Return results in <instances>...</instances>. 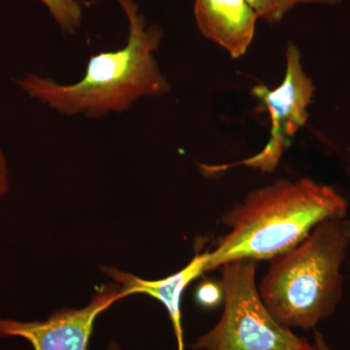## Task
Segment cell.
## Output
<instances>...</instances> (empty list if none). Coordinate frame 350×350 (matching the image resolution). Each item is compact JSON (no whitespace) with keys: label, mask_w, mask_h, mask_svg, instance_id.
<instances>
[{"label":"cell","mask_w":350,"mask_h":350,"mask_svg":"<svg viewBox=\"0 0 350 350\" xmlns=\"http://www.w3.org/2000/svg\"><path fill=\"white\" fill-rule=\"evenodd\" d=\"M125 11L129 36L125 47L90 57L86 72L73 84L27 75L18 84L27 96L66 115L100 118L121 113L140 98L163 96L170 91L155 53L163 38L158 25H148L133 0H116Z\"/></svg>","instance_id":"cell-1"},{"label":"cell","mask_w":350,"mask_h":350,"mask_svg":"<svg viewBox=\"0 0 350 350\" xmlns=\"http://www.w3.org/2000/svg\"><path fill=\"white\" fill-rule=\"evenodd\" d=\"M347 202L310 179H280L256 189L222 217L230 231L208 252L206 271L238 259L273 260L298 245L322 221L345 217Z\"/></svg>","instance_id":"cell-2"},{"label":"cell","mask_w":350,"mask_h":350,"mask_svg":"<svg viewBox=\"0 0 350 350\" xmlns=\"http://www.w3.org/2000/svg\"><path fill=\"white\" fill-rule=\"evenodd\" d=\"M349 245V219H326L298 245L271 260L258 291L275 320L310 330L336 312Z\"/></svg>","instance_id":"cell-3"},{"label":"cell","mask_w":350,"mask_h":350,"mask_svg":"<svg viewBox=\"0 0 350 350\" xmlns=\"http://www.w3.org/2000/svg\"><path fill=\"white\" fill-rule=\"evenodd\" d=\"M257 261L238 259L221 269L222 317L191 345L193 350H313L306 338L280 324L262 303L255 275Z\"/></svg>","instance_id":"cell-4"},{"label":"cell","mask_w":350,"mask_h":350,"mask_svg":"<svg viewBox=\"0 0 350 350\" xmlns=\"http://www.w3.org/2000/svg\"><path fill=\"white\" fill-rule=\"evenodd\" d=\"M286 68L282 84L273 90L259 84L252 88L253 96L261 101L271 118L268 142L256 155L241 162L221 165H199L204 174H217L231 167L245 165L262 172H273L291 145L295 135L306 125L308 108L312 105L315 86L301 63V53L294 43L286 47Z\"/></svg>","instance_id":"cell-5"},{"label":"cell","mask_w":350,"mask_h":350,"mask_svg":"<svg viewBox=\"0 0 350 350\" xmlns=\"http://www.w3.org/2000/svg\"><path fill=\"white\" fill-rule=\"evenodd\" d=\"M122 299L119 285H105L89 305L59 310L44 321L0 319V337L25 338L34 350H88L96 317Z\"/></svg>","instance_id":"cell-6"},{"label":"cell","mask_w":350,"mask_h":350,"mask_svg":"<svg viewBox=\"0 0 350 350\" xmlns=\"http://www.w3.org/2000/svg\"><path fill=\"white\" fill-rule=\"evenodd\" d=\"M194 13L200 33L232 59L247 53L258 16L246 0H195Z\"/></svg>","instance_id":"cell-7"},{"label":"cell","mask_w":350,"mask_h":350,"mask_svg":"<svg viewBox=\"0 0 350 350\" xmlns=\"http://www.w3.org/2000/svg\"><path fill=\"white\" fill-rule=\"evenodd\" d=\"M208 253L197 254L185 268L174 275L159 280H146L115 268H103L110 278L115 280L123 298L131 295L144 294L160 301L167 308L172 321L178 350H184L181 323V298L185 288L196 278L206 273Z\"/></svg>","instance_id":"cell-8"},{"label":"cell","mask_w":350,"mask_h":350,"mask_svg":"<svg viewBox=\"0 0 350 350\" xmlns=\"http://www.w3.org/2000/svg\"><path fill=\"white\" fill-rule=\"evenodd\" d=\"M246 1L252 7L258 18L269 24H276L299 4L336 5L342 2V0H246Z\"/></svg>","instance_id":"cell-9"},{"label":"cell","mask_w":350,"mask_h":350,"mask_svg":"<svg viewBox=\"0 0 350 350\" xmlns=\"http://www.w3.org/2000/svg\"><path fill=\"white\" fill-rule=\"evenodd\" d=\"M56 21L59 29L68 34L75 33L82 22V7L78 0H39Z\"/></svg>","instance_id":"cell-10"},{"label":"cell","mask_w":350,"mask_h":350,"mask_svg":"<svg viewBox=\"0 0 350 350\" xmlns=\"http://www.w3.org/2000/svg\"><path fill=\"white\" fill-rule=\"evenodd\" d=\"M224 298L220 283L204 280L196 290V301L204 308H214Z\"/></svg>","instance_id":"cell-11"},{"label":"cell","mask_w":350,"mask_h":350,"mask_svg":"<svg viewBox=\"0 0 350 350\" xmlns=\"http://www.w3.org/2000/svg\"><path fill=\"white\" fill-rule=\"evenodd\" d=\"M9 191V170L8 165L3 152L0 150V200L8 193Z\"/></svg>","instance_id":"cell-12"},{"label":"cell","mask_w":350,"mask_h":350,"mask_svg":"<svg viewBox=\"0 0 350 350\" xmlns=\"http://www.w3.org/2000/svg\"><path fill=\"white\" fill-rule=\"evenodd\" d=\"M313 350H334L330 345L327 344L324 340L323 336L319 332H315L314 340H313L312 345Z\"/></svg>","instance_id":"cell-13"},{"label":"cell","mask_w":350,"mask_h":350,"mask_svg":"<svg viewBox=\"0 0 350 350\" xmlns=\"http://www.w3.org/2000/svg\"><path fill=\"white\" fill-rule=\"evenodd\" d=\"M107 350H122L120 349V347L118 345L116 344V342H111V344L109 345V347H108Z\"/></svg>","instance_id":"cell-14"}]
</instances>
